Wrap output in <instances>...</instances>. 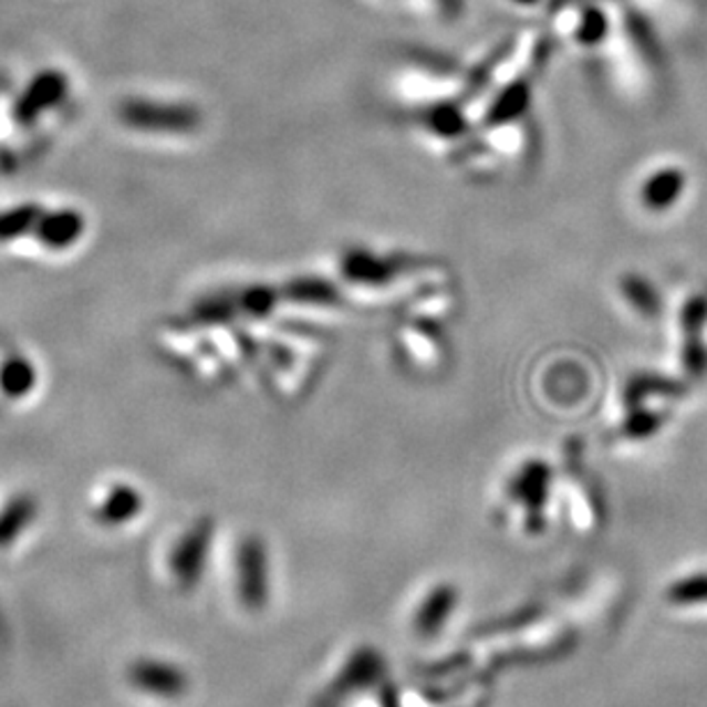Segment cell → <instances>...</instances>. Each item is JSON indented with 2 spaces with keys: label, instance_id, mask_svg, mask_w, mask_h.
<instances>
[{
  "label": "cell",
  "instance_id": "1",
  "mask_svg": "<svg viewBox=\"0 0 707 707\" xmlns=\"http://www.w3.org/2000/svg\"><path fill=\"white\" fill-rule=\"evenodd\" d=\"M117 125L155 141H189L205 127V115L191 102L129 97L117 104Z\"/></svg>",
  "mask_w": 707,
  "mask_h": 707
},
{
  "label": "cell",
  "instance_id": "2",
  "mask_svg": "<svg viewBox=\"0 0 707 707\" xmlns=\"http://www.w3.org/2000/svg\"><path fill=\"white\" fill-rule=\"evenodd\" d=\"M87 235V217L74 205H44L40 217L12 253L23 258H63L76 251Z\"/></svg>",
  "mask_w": 707,
  "mask_h": 707
},
{
  "label": "cell",
  "instance_id": "3",
  "mask_svg": "<svg viewBox=\"0 0 707 707\" xmlns=\"http://www.w3.org/2000/svg\"><path fill=\"white\" fill-rule=\"evenodd\" d=\"M683 363L692 377L707 375V350H705V329H707V294H694L683 305Z\"/></svg>",
  "mask_w": 707,
  "mask_h": 707
},
{
  "label": "cell",
  "instance_id": "4",
  "mask_svg": "<svg viewBox=\"0 0 707 707\" xmlns=\"http://www.w3.org/2000/svg\"><path fill=\"white\" fill-rule=\"evenodd\" d=\"M40 375L35 363L19 350L0 352V399L10 405L25 403L38 391Z\"/></svg>",
  "mask_w": 707,
  "mask_h": 707
},
{
  "label": "cell",
  "instance_id": "5",
  "mask_svg": "<svg viewBox=\"0 0 707 707\" xmlns=\"http://www.w3.org/2000/svg\"><path fill=\"white\" fill-rule=\"evenodd\" d=\"M44 202L40 200H14L0 205V249H14V246L33 230Z\"/></svg>",
  "mask_w": 707,
  "mask_h": 707
},
{
  "label": "cell",
  "instance_id": "6",
  "mask_svg": "<svg viewBox=\"0 0 707 707\" xmlns=\"http://www.w3.org/2000/svg\"><path fill=\"white\" fill-rule=\"evenodd\" d=\"M685 184H687V177L683 170L664 168L643 184L641 200L645 207L653 209V211H664V209L673 207V202L683 196Z\"/></svg>",
  "mask_w": 707,
  "mask_h": 707
},
{
  "label": "cell",
  "instance_id": "7",
  "mask_svg": "<svg viewBox=\"0 0 707 707\" xmlns=\"http://www.w3.org/2000/svg\"><path fill=\"white\" fill-rule=\"evenodd\" d=\"M687 393V386L675 382L670 377L659 375H638L625 388V405L627 409L645 405V399L662 395V397H680Z\"/></svg>",
  "mask_w": 707,
  "mask_h": 707
},
{
  "label": "cell",
  "instance_id": "8",
  "mask_svg": "<svg viewBox=\"0 0 707 707\" xmlns=\"http://www.w3.org/2000/svg\"><path fill=\"white\" fill-rule=\"evenodd\" d=\"M621 290H623V297L630 301L632 309L636 313H641L643 318L655 320L662 313L659 292L655 290V285L651 281H645L643 275H636V273L623 275Z\"/></svg>",
  "mask_w": 707,
  "mask_h": 707
},
{
  "label": "cell",
  "instance_id": "9",
  "mask_svg": "<svg viewBox=\"0 0 707 707\" xmlns=\"http://www.w3.org/2000/svg\"><path fill=\"white\" fill-rule=\"evenodd\" d=\"M659 425H662V414L645 409L641 405V407L630 409V418L625 423V429H627V435H632V437H648L655 433Z\"/></svg>",
  "mask_w": 707,
  "mask_h": 707
},
{
  "label": "cell",
  "instance_id": "10",
  "mask_svg": "<svg viewBox=\"0 0 707 707\" xmlns=\"http://www.w3.org/2000/svg\"><path fill=\"white\" fill-rule=\"evenodd\" d=\"M606 33V21L600 12H589L583 17L581 25H579V42L583 44H597Z\"/></svg>",
  "mask_w": 707,
  "mask_h": 707
}]
</instances>
